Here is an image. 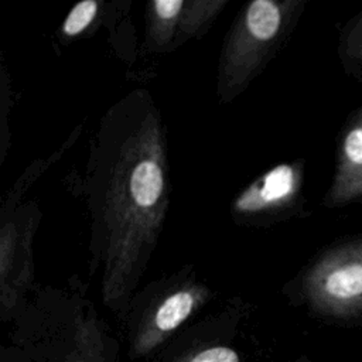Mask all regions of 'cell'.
<instances>
[{"label": "cell", "instance_id": "8fae6325", "mask_svg": "<svg viewBox=\"0 0 362 362\" xmlns=\"http://www.w3.org/2000/svg\"><path fill=\"white\" fill-rule=\"evenodd\" d=\"M296 362H311V361L307 359V358H300V359H297Z\"/></svg>", "mask_w": 362, "mask_h": 362}, {"label": "cell", "instance_id": "277c9868", "mask_svg": "<svg viewBox=\"0 0 362 362\" xmlns=\"http://www.w3.org/2000/svg\"><path fill=\"white\" fill-rule=\"evenodd\" d=\"M297 188V173L291 165H280L266 174L262 185L239 201V208L252 209L286 201Z\"/></svg>", "mask_w": 362, "mask_h": 362}, {"label": "cell", "instance_id": "3957f363", "mask_svg": "<svg viewBox=\"0 0 362 362\" xmlns=\"http://www.w3.org/2000/svg\"><path fill=\"white\" fill-rule=\"evenodd\" d=\"M362 197V112L344 133L329 202L339 205Z\"/></svg>", "mask_w": 362, "mask_h": 362}, {"label": "cell", "instance_id": "5b68a950", "mask_svg": "<svg viewBox=\"0 0 362 362\" xmlns=\"http://www.w3.org/2000/svg\"><path fill=\"white\" fill-rule=\"evenodd\" d=\"M164 187L163 171L160 165L151 160H140L130 174V192L134 204L141 209L153 206Z\"/></svg>", "mask_w": 362, "mask_h": 362}, {"label": "cell", "instance_id": "9c48e42d", "mask_svg": "<svg viewBox=\"0 0 362 362\" xmlns=\"http://www.w3.org/2000/svg\"><path fill=\"white\" fill-rule=\"evenodd\" d=\"M156 13L163 20H171L174 18L180 8L182 7V1L180 0H157L154 1Z\"/></svg>", "mask_w": 362, "mask_h": 362}, {"label": "cell", "instance_id": "ba28073f", "mask_svg": "<svg viewBox=\"0 0 362 362\" xmlns=\"http://www.w3.org/2000/svg\"><path fill=\"white\" fill-rule=\"evenodd\" d=\"M98 4L92 0L81 1L78 3L69 13V16L65 18L64 23V31L68 35H75L81 33L95 17Z\"/></svg>", "mask_w": 362, "mask_h": 362}, {"label": "cell", "instance_id": "8992f818", "mask_svg": "<svg viewBox=\"0 0 362 362\" xmlns=\"http://www.w3.org/2000/svg\"><path fill=\"white\" fill-rule=\"evenodd\" d=\"M281 14L276 3L269 0L253 1L246 13V25L250 34L262 41L272 40L280 28Z\"/></svg>", "mask_w": 362, "mask_h": 362}, {"label": "cell", "instance_id": "52a82bcc", "mask_svg": "<svg viewBox=\"0 0 362 362\" xmlns=\"http://www.w3.org/2000/svg\"><path fill=\"white\" fill-rule=\"evenodd\" d=\"M173 362H242V355L228 345H208L188 351Z\"/></svg>", "mask_w": 362, "mask_h": 362}, {"label": "cell", "instance_id": "30bf717a", "mask_svg": "<svg viewBox=\"0 0 362 362\" xmlns=\"http://www.w3.org/2000/svg\"><path fill=\"white\" fill-rule=\"evenodd\" d=\"M348 52L362 59V17L351 30L348 37Z\"/></svg>", "mask_w": 362, "mask_h": 362}, {"label": "cell", "instance_id": "7a4b0ae2", "mask_svg": "<svg viewBox=\"0 0 362 362\" xmlns=\"http://www.w3.org/2000/svg\"><path fill=\"white\" fill-rule=\"evenodd\" d=\"M197 296L192 290H180L165 297L150 321L146 322L132 342V356L141 358L151 354L171 332H174L194 311Z\"/></svg>", "mask_w": 362, "mask_h": 362}, {"label": "cell", "instance_id": "6da1fadb", "mask_svg": "<svg viewBox=\"0 0 362 362\" xmlns=\"http://www.w3.org/2000/svg\"><path fill=\"white\" fill-rule=\"evenodd\" d=\"M307 297L315 311L328 317L362 314V239L337 247L314 266Z\"/></svg>", "mask_w": 362, "mask_h": 362}]
</instances>
